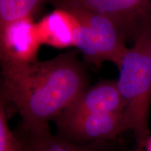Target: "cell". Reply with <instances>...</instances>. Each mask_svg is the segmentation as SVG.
I'll use <instances>...</instances> for the list:
<instances>
[{
	"instance_id": "12",
	"label": "cell",
	"mask_w": 151,
	"mask_h": 151,
	"mask_svg": "<svg viewBox=\"0 0 151 151\" xmlns=\"http://www.w3.org/2000/svg\"><path fill=\"white\" fill-rule=\"evenodd\" d=\"M146 151H151V134L149 137L148 142L146 143Z\"/></svg>"
},
{
	"instance_id": "8",
	"label": "cell",
	"mask_w": 151,
	"mask_h": 151,
	"mask_svg": "<svg viewBox=\"0 0 151 151\" xmlns=\"http://www.w3.org/2000/svg\"><path fill=\"white\" fill-rule=\"evenodd\" d=\"M39 27L27 18L11 23L0 29L1 61H35L41 43Z\"/></svg>"
},
{
	"instance_id": "1",
	"label": "cell",
	"mask_w": 151,
	"mask_h": 151,
	"mask_svg": "<svg viewBox=\"0 0 151 151\" xmlns=\"http://www.w3.org/2000/svg\"><path fill=\"white\" fill-rule=\"evenodd\" d=\"M78 52L69 50L45 61H1L0 101L6 112H18L28 126L55 121L89 86Z\"/></svg>"
},
{
	"instance_id": "13",
	"label": "cell",
	"mask_w": 151,
	"mask_h": 151,
	"mask_svg": "<svg viewBox=\"0 0 151 151\" xmlns=\"http://www.w3.org/2000/svg\"><path fill=\"white\" fill-rule=\"evenodd\" d=\"M134 151H136V150H134Z\"/></svg>"
},
{
	"instance_id": "11",
	"label": "cell",
	"mask_w": 151,
	"mask_h": 151,
	"mask_svg": "<svg viewBox=\"0 0 151 151\" xmlns=\"http://www.w3.org/2000/svg\"><path fill=\"white\" fill-rule=\"evenodd\" d=\"M9 115L0 101V151H20L13 130L8 122Z\"/></svg>"
},
{
	"instance_id": "3",
	"label": "cell",
	"mask_w": 151,
	"mask_h": 151,
	"mask_svg": "<svg viewBox=\"0 0 151 151\" xmlns=\"http://www.w3.org/2000/svg\"><path fill=\"white\" fill-rule=\"evenodd\" d=\"M56 9L67 11L73 20V46L97 68L104 62L120 65L128 48L108 18L69 0H49Z\"/></svg>"
},
{
	"instance_id": "10",
	"label": "cell",
	"mask_w": 151,
	"mask_h": 151,
	"mask_svg": "<svg viewBox=\"0 0 151 151\" xmlns=\"http://www.w3.org/2000/svg\"><path fill=\"white\" fill-rule=\"evenodd\" d=\"M49 0H0V29L14 22L32 18Z\"/></svg>"
},
{
	"instance_id": "7",
	"label": "cell",
	"mask_w": 151,
	"mask_h": 151,
	"mask_svg": "<svg viewBox=\"0 0 151 151\" xmlns=\"http://www.w3.org/2000/svg\"><path fill=\"white\" fill-rule=\"evenodd\" d=\"M124 108V101L119 92L117 81L102 80L85 89L59 117L122 113Z\"/></svg>"
},
{
	"instance_id": "6",
	"label": "cell",
	"mask_w": 151,
	"mask_h": 151,
	"mask_svg": "<svg viewBox=\"0 0 151 151\" xmlns=\"http://www.w3.org/2000/svg\"><path fill=\"white\" fill-rule=\"evenodd\" d=\"M13 132L20 151H120L118 139L88 145L75 144L53 134L48 124L28 126L20 122Z\"/></svg>"
},
{
	"instance_id": "5",
	"label": "cell",
	"mask_w": 151,
	"mask_h": 151,
	"mask_svg": "<svg viewBox=\"0 0 151 151\" xmlns=\"http://www.w3.org/2000/svg\"><path fill=\"white\" fill-rule=\"evenodd\" d=\"M55 122L58 137L78 145L115 140L129 130L124 112L58 117Z\"/></svg>"
},
{
	"instance_id": "2",
	"label": "cell",
	"mask_w": 151,
	"mask_h": 151,
	"mask_svg": "<svg viewBox=\"0 0 151 151\" xmlns=\"http://www.w3.org/2000/svg\"><path fill=\"white\" fill-rule=\"evenodd\" d=\"M118 88L124 101L128 129L135 150L145 151L150 137L151 107V37H143L128 49L118 66Z\"/></svg>"
},
{
	"instance_id": "9",
	"label": "cell",
	"mask_w": 151,
	"mask_h": 151,
	"mask_svg": "<svg viewBox=\"0 0 151 151\" xmlns=\"http://www.w3.org/2000/svg\"><path fill=\"white\" fill-rule=\"evenodd\" d=\"M38 27L41 42L56 47L73 46L74 24L72 16L67 11L56 9Z\"/></svg>"
},
{
	"instance_id": "4",
	"label": "cell",
	"mask_w": 151,
	"mask_h": 151,
	"mask_svg": "<svg viewBox=\"0 0 151 151\" xmlns=\"http://www.w3.org/2000/svg\"><path fill=\"white\" fill-rule=\"evenodd\" d=\"M108 18L125 43L151 37V0H69Z\"/></svg>"
}]
</instances>
